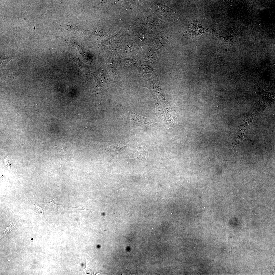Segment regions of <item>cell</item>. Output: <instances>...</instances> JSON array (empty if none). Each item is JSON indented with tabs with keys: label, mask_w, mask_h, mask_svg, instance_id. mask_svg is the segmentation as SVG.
I'll list each match as a JSON object with an SVG mask.
<instances>
[{
	"label": "cell",
	"mask_w": 275,
	"mask_h": 275,
	"mask_svg": "<svg viewBox=\"0 0 275 275\" xmlns=\"http://www.w3.org/2000/svg\"><path fill=\"white\" fill-rule=\"evenodd\" d=\"M259 94V99L255 112L262 113L268 106L274 103V93L267 92L261 89L257 85Z\"/></svg>",
	"instance_id": "6da1fadb"
},
{
	"label": "cell",
	"mask_w": 275,
	"mask_h": 275,
	"mask_svg": "<svg viewBox=\"0 0 275 275\" xmlns=\"http://www.w3.org/2000/svg\"><path fill=\"white\" fill-rule=\"evenodd\" d=\"M188 27L189 29L184 32L183 34L188 38L194 39L209 31L202 27L199 22L196 20H194L193 23L189 24Z\"/></svg>",
	"instance_id": "7a4b0ae2"
},
{
	"label": "cell",
	"mask_w": 275,
	"mask_h": 275,
	"mask_svg": "<svg viewBox=\"0 0 275 275\" xmlns=\"http://www.w3.org/2000/svg\"><path fill=\"white\" fill-rule=\"evenodd\" d=\"M127 112L130 116V120L137 121L153 127L156 126L154 122L150 119L141 116L131 110L128 111Z\"/></svg>",
	"instance_id": "3957f363"
},
{
	"label": "cell",
	"mask_w": 275,
	"mask_h": 275,
	"mask_svg": "<svg viewBox=\"0 0 275 275\" xmlns=\"http://www.w3.org/2000/svg\"><path fill=\"white\" fill-rule=\"evenodd\" d=\"M153 97L155 103L156 111L157 115L158 117V119L166 128H167L169 127V126L166 120L162 106L158 101L156 100V98L154 96Z\"/></svg>",
	"instance_id": "277c9868"
},
{
	"label": "cell",
	"mask_w": 275,
	"mask_h": 275,
	"mask_svg": "<svg viewBox=\"0 0 275 275\" xmlns=\"http://www.w3.org/2000/svg\"><path fill=\"white\" fill-rule=\"evenodd\" d=\"M125 145L122 142L114 143L111 145L109 147L111 151L113 152H120L123 150Z\"/></svg>",
	"instance_id": "5b68a950"
},
{
	"label": "cell",
	"mask_w": 275,
	"mask_h": 275,
	"mask_svg": "<svg viewBox=\"0 0 275 275\" xmlns=\"http://www.w3.org/2000/svg\"><path fill=\"white\" fill-rule=\"evenodd\" d=\"M54 198L50 202L44 204V207L46 209L54 211H57L59 209L60 206L56 204L53 202Z\"/></svg>",
	"instance_id": "8992f818"
},
{
	"label": "cell",
	"mask_w": 275,
	"mask_h": 275,
	"mask_svg": "<svg viewBox=\"0 0 275 275\" xmlns=\"http://www.w3.org/2000/svg\"><path fill=\"white\" fill-rule=\"evenodd\" d=\"M32 204L34 213L39 216H43V213L42 208L38 205L35 202H33Z\"/></svg>",
	"instance_id": "52a82bcc"
},
{
	"label": "cell",
	"mask_w": 275,
	"mask_h": 275,
	"mask_svg": "<svg viewBox=\"0 0 275 275\" xmlns=\"http://www.w3.org/2000/svg\"><path fill=\"white\" fill-rule=\"evenodd\" d=\"M60 155L62 160H67L68 156V153L67 148H64L61 150L60 152Z\"/></svg>",
	"instance_id": "ba28073f"
}]
</instances>
